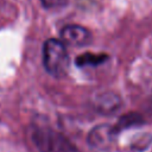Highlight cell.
<instances>
[{"instance_id": "6da1fadb", "label": "cell", "mask_w": 152, "mask_h": 152, "mask_svg": "<svg viewBox=\"0 0 152 152\" xmlns=\"http://www.w3.org/2000/svg\"><path fill=\"white\" fill-rule=\"evenodd\" d=\"M43 63L46 71L53 77L61 78L68 74L70 59L63 40L51 38L44 43Z\"/></svg>"}, {"instance_id": "7a4b0ae2", "label": "cell", "mask_w": 152, "mask_h": 152, "mask_svg": "<svg viewBox=\"0 0 152 152\" xmlns=\"http://www.w3.org/2000/svg\"><path fill=\"white\" fill-rule=\"evenodd\" d=\"M32 141L40 152H80L66 137L48 127L36 128L32 133Z\"/></svg>"}, {"instance_id": "3957f363", "label": "cell", "mask_w": 152, "mask_h": 152, "mask_svg": "<svg viewBox=\"0 0 152 152\" xmlns=\"http://www.w3.org/2000/svg\"><path fill=\"white\" fill-rule=\"evenodd\" d=\"M61 38L64 44L71 46H84L91 40L90 32L80 25H65L61 31Z\"/></svg>"}, {"instance_id": "277c9868", "label": "cell", "mask_w": 152, "mask_h": 152, "mask_svg": "<svg viewBox=\"0 0 152 152\" xmlns=\"http://www.w3.org/2000/svg\"><path fill=\"white\" fill-rule=\"evenodd\" d=\"M116 135L118 134H115L113 126L103 124L94 127L90 131L88 135V142L95 148H107L113 144Z\"/></svg>"}, {"instance_id": "5b68a950", "label": "cell", "mask_w": 152, "mask_h": 152, "mask_svg": "<svg viewBox=\"0 0 152 152\" xmlns=\"http://www.w3.org/2000/svg\"><path fill=\"white\" fill-rule=\"evenodd\" d=\"M121 106V100L119 95L112 91H106L102 94H99L95 99V108L97 112L102 114H113L115 113L119 107Z\"/></svg>"}, {"instance_id": "8992f818", "label": "cell", "mask_w": 152, "mask_h": 152, "mask_svg": "<svg viewBox=\"0 0 152 152\" xmlns=\"http://www.w3.org/2000/svg\"><path fill=\"white\" fill-rule=\"evenodd\" d=\"M142 122H144L142 116L138 113L132 112V113H127V114L122 115L118 120V122L115 125H113V129H114L115 134H119L121 131H124L128 127H132V126H139Z\"/></svg>"}, {"instance_id": "52a82bcc", "label": "cell", "mask_w": 152, "mask_h": 152, "mask_svg": "<svg viewBox=\"0 0 152 152\" xmlns=\"http://www.w3.org/2000/svg\"><path fill=\"white\" fill-rule=\"evenodd\" d=\"M108 59V55L106 53H83L76 57V65L77 66H95L102 64Z\"/></svg>"}, {"instance_id": "ba28073f", "label": "cell", "mask_w": 152, "mask_h": 152, "mask_svg": "<svg viewBox=\"0 0 152 152\" xmlns=\"http://www.w3.org/2000/svg\"><path fill=\"white\" fill-rule=\"evenodd\" d=\"M45 8H59L68 4V0H40Z\"/></svg>"}]
</instances>
